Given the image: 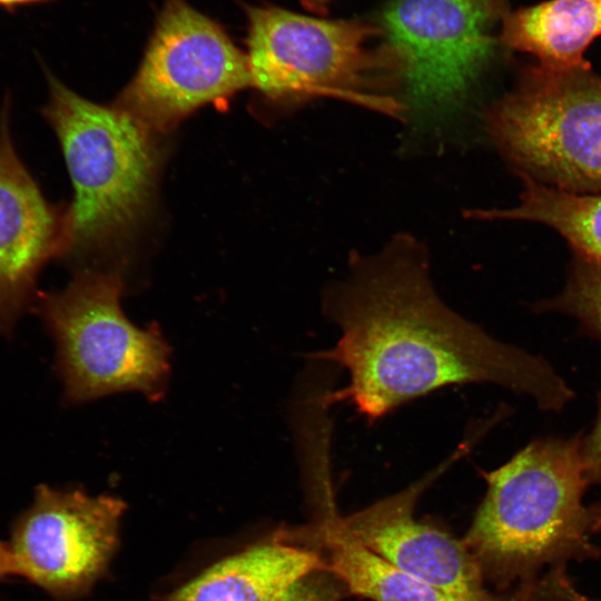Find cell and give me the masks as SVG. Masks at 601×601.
Masks as SVG:
<instances>
[{
  "label": "cell",
  "instance_id": "cell-1",
  "mask_svg": "<svg viewBox=\"0 0 601 601\" xmlns=\"http://www.w3.org/2000/svg\"><path fill=\"white\" fill-rule=\"evenodd\" d=\"M339 337L312 357L344 368L347 384L323 395L352 404L371 423L451 385L491 383L559 411L573 392L539 356L502 343L456 314L436 294L423 247L398 237L381 253L351 262L323 297Z\"/></svg>",
  "mask_w": 601,
  "mask_h": 601
},
{
  "label": "cell",
  "instance_id": "cell-2",
  "mask_svg": "<svg viewBox=\"0 0 601 601\" xmlns=\"http://www.w3.org/2000/svg\"><path fill=\"white\" fill-rule=\"evenodd\" d=\"M580 445L579 436L534 441L484 474L486 492L462 542L499 587L534 588L599 554L601 505L583 502Z\"/></svg>",
  "mask_w": 601,
  "mask_h": 601
},
{
  "label": "cell",
  "instance_id": "cell-3",
  "mask_svg": "<svg viewBox=\"0 0 601 601\" xmlns=\"http://www.w3.org/2000/svg\"><path fill=\"white\" fill-rule=\"evenodd\" d=\"M43 115L57 135L72 181L61 255L104 247L126 236L150 203L160 154L156 134L120 108L89 101L48 75Z\"/></svg>",
  "mask_w": 601,
  "mask_h": 601
},
{
  "label": "cell",
  "instance_id": "cell-4",
  "mask_svg": "<svg viewBox=\"0 0 601 601\" xmlns=\"http://www.w3.org/2000/svg\"><path fill=\"white\" fill-rule=\"evenodd\" d=\"M250 86L274 105L292 107L329 97L400 117L403 105L386 87L397 79L390 52L372 51V24L325 20L277 7H246Z\"/></svg>",
  "mask_w": 601,
  "mask_h": 601
},
{
  "label": "cell",
  "instance_id": "cell-5",
  "mask_svg": "<svg viewBox=\"0 0 601 601\" xmlns=\"http://www.w3.org/2000/svg\"><path fill=\"white\" fill-rule=\"evenodd\" d=\"M122 290L118 273L82 270L66 288L39 294L69 403L126 391L158 400L165 392L168 345L157 327L141 329L126 317Z\"/></svg>",
  "mask_w": 601,
  "mask_h": 601
},
{
  "label": "cell",
  "instance_id": "cell-6",
  "mask_svg": "<svg viewBox=\"0 0 601 601\" xmlns=\"http://www.w3.org/2000/svg\"><path fill=\"white\" fill-rule=\"evenodd\" d=\"M519 174L572 193H601V77L590 68H531L486 115Z\"/></svg>",
  "mask_w": 601,
  "mask_h": 601
},
{
  "label": "cell",
  "instance_id": "cell-7",
  "mask_svg": "<svg viewBox=\"0 0 601 601\" xmlns=\"http://www.w3.org/2000/svg\"><path fill=\"white\" fill-rule=\"evenodd\" d=\"M504 0H391L381 35L405 90V107L423 122L456 112L489 61Z\"/></svg>",
  "mask_w": 601,
  "mask_h": 601
},
{
  "label": "cell",
  "instance_id": "cell-8",
  "mask_svg": "<svg viewBox=\"0 0 601 601\" xmlns=\"http://www.w3.org/2000/svg\"><path fill=\"white\" fill-rule=\"evenodd\" d=\"M250 86L246 53L185 0H166L140 67L114 104L154 134Z\"/></svg>",
  "mask_w": 601,
  "mask_h": 601
},
{
  "label": "cell",
  "instance_id": "cell-9",
  "mask_svg": "<svg viewBox=\"0 0 601 601\" xmlns=\"http://www.w3.org/2000/svg\"><path fill=\"white\" fill-rule=\"evenodd\" d=\"M125 509L115 496L39 485L10 530L17 577L59 601L81 594L108 563Z\"/></svg>",
  "mask_w": 601,
  "mask_h": 601
},
{
  "label": "cell",
  "instance_id": "cell-10",
  "mask_svg": "<svg viewBox=\"0 0 601 601\" xmlns=\"http://www.w3.org/2000/svg\"><path fill=\"white\" fill-rule=\"evenodd\" d=\"M470 450L462 444L440 466L396 494L341 518L346 531L362 545L402 571L460 601H549L539 590L494 595L483 571L462 540L417 520L414 508L424 490Z\"/></svg>",
  "mask_w": 601,
  "mask_h": 601
},
{
  "label": "cell",
  "instance_id": "cell-11",
  "mask_svg": "<svg viewBox=\"0 0 601 601\" xmlns=\"http://www.w3.org/2000/svg\"><path fill=\"white\" fill-rule=\"evenodd\" d=\"M7 100L0 112V335L12 333L33 298L37 276L61 255L63 214L43 197L10 135Z\"/></svg>",
  "mask_w": 601,
  "mask_h": 601
},
{
  "label": "cell",
  "instance_id": "cell-12",
  "mask_svg": "<svg viewBox=\"0 0 601 601\" xmlns=\"http://www.w3.org/2000/svg\"><path fill=\"white\" fill-rule=\"evenodd\" d=\"M326 570L314 551L266 543L226 558L166 601H279L295 584Z\"/></svg>",
  "mask_w": 601,
  "mask_h": 601
},
{
  "label": "cell",
  "instance_id": "cell-13",
  "mask_svg": "<svg viewBox=\"0 0 601 601\" xmlns=\"http://www.w3.org/2000/svg\"><path fill=\"white\" fill-rule=\"evenodd\" d=\"M601 36V0H550L502 18L500 41L531 53L542 67L590 68L584 52Z\"/></svg>",
  "mask_w": 601,
  "mask_h": 601
},
{
  "label": "cell",
  "instance_id": "cell-14",
  "mask_svg": "<svg viewBox=\"0 0 601 601\" xmlns=\"http://www.w3.org/2000/svg\"><path fill=\"white\" fill-rule=\"evenodd\" d=\"M324 509L319 536L327 552L326 570L347 589L370 601H460L402 571L358 541L342 524L332 487L317 493Z\"/></svg>",
  "mask_w": 601,
  "mask_h": 601
},
{
  "label": "cell",
  "instance_id": "cell-15",
  "mask_svg": "<svg viewBox=\"0 0 601 601\" xmlns=\"http://www.w3.org/2000/svg\"><path fill=\"white\" fill-rule=\"evenodd\" d=\"M521 201L509 209H477L469 216L477 219H520L544 224L556 230L577 256L601 263V193L562 190L526 175Z\"/></svg>",
  "mask_w": 601,
  "mask_h": 601
},
{
  "label": "cell",
  "instance_id": "cell-16",
  "mask_svg": "<svg viewBox=\"0 0 601 601\" xmlns=\"http://www.w3.org/2000/svg\"><path fill=\"white\" fill-rule=\"evenodd\" d=\"M534 308L575 317L601 343V263L575 255L564 289Z\"/></svg>",
  "mask_w": 601,
  "mask_h": 601
},
{
  "label": "cell",
  "instance_id": "cell-17",
  "mask_svg": "<svg viewBox=\"0 0 601 601\" xmlns=\"http://www.w3.org/2000/svg\"><path fill=\"white\" fill-rule=\"evenodd\" d=\"M580 455L588 483L601 485V402L595 426L581 440Z\"/></svg>",
  "mask_w": 601,
  "mask_h": 601
},
{
  "label": "cell",
  "instance_id": "cell-18",
  "mask_svg": "<svg viewBox=\"0 0 601 601\" xmlns=\"http://www.w3.org/2000/svg\"><path fill=\"white\" fill-rule=\"evenodd\" d=\"M279 601H336L325 587L307 581L295 584Z\"/></svg>",
  "mask_w": 601,
  "mask_h": 601
},
{
  "label": "cell",
  "instance_id": "cell-19",
  "mask_svg": "<svg viewBox=\"0 0 601 601\" xmlns=\"http://www.w3.org/2000/svg\"><path fill=\"white\" fill-rule=\"evenodd\" d=\"M11 577H17L14 561L8 542L0 541V583Z\"/></svg>",
  "mask_w": 601,
  "mask_h": 601
},
{
  "label": "cell",
  "instance_id": "cell-20",
  "mask_svg": "<svg viewBox=\"0 0 601 601\" xmlns=\"http://www.w3.org/2000/svg\"><path fill=\"white\" fill-rule=\"evenodd\" d=\"M562 585H563V594L566 601H597V600L588 598L587 595L575 590L574 587L571 584V582L568 580V578L563 580Z\"/></svg>",
  "mask_w": 601,
  "mask_h": 601
},
{
  "label": "cell",
  "instance_id": "cell-21",
  "mask_svg": "<svg viewBox=\"0 0 601 601\" xmlns=\"http://www.w3.org/2000/svg\"><path fill=\"white\" fill-rule=\"evenodd\" d=\"M331 0H300L302 4L312 12L323 14L327 11Z\"/></svg>",
  "mask_w": 601,
  "mask_h": 601
},
{
  "label": "cell",
  "instance_id": "cell-22",
  "mask_svg": "<svg viewBox=\"0 0 601 601\" xmlns=\"http://www.w3.org/2000/svg\"><path fill=\"white\" fill-rule=\"evenodd\" d=\"M37 1H45V0H0V4H19V3H28V2H37Z\"/></svg>",
  "mask_w": 601,
  "mask_h": 601
}]
</instances>
